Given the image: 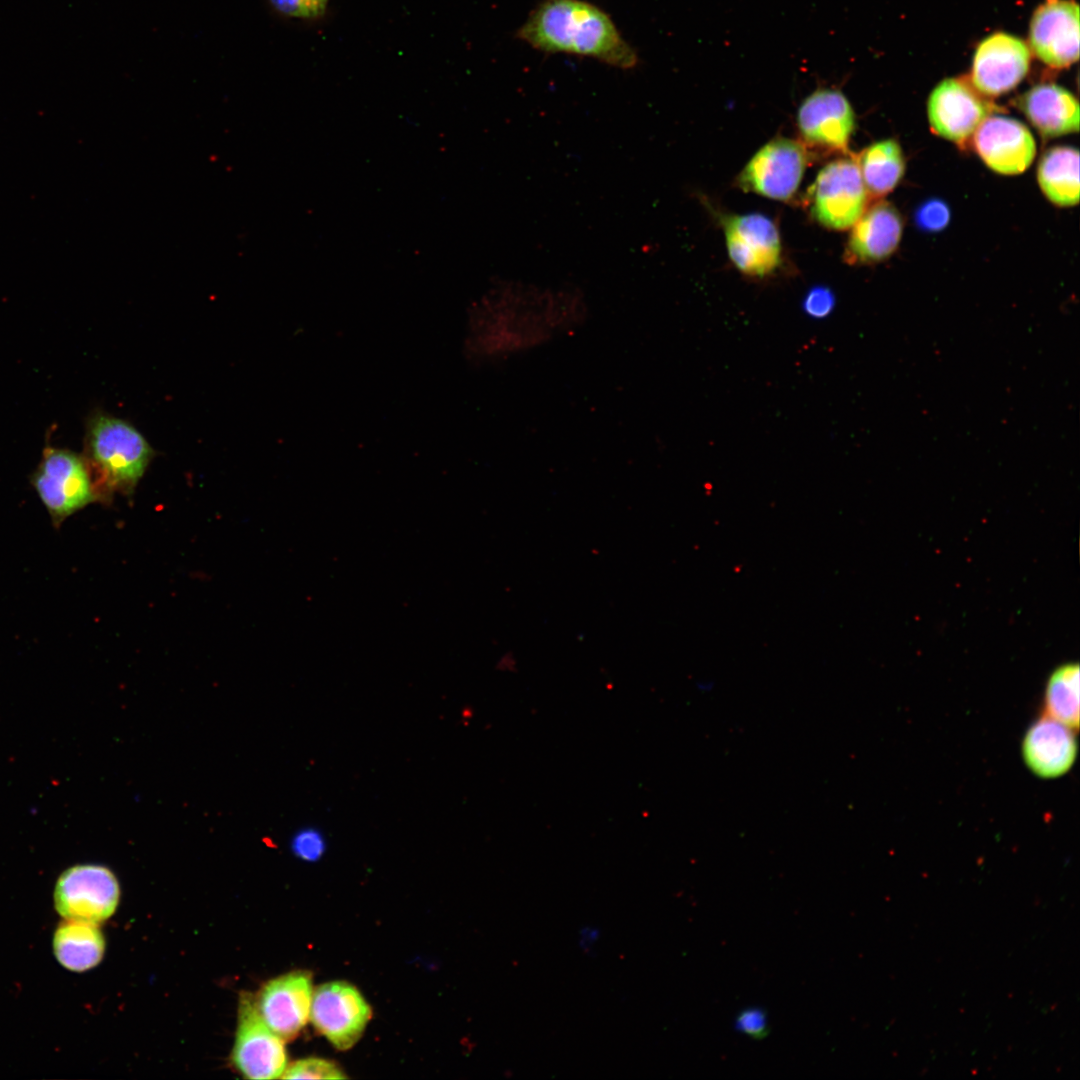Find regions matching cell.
<instances>
[{"label":"cell","mask_w":1080,"mask_h":1080,"mask_svg":"<svg viewBox=\"0 0 1080 1080\" xmlns=\"http://www.w3.org/2000/svg\"><path fill=\"white\" fill-rule=\"evenodd\" d=\"M971 143L985 165L1002 175L1021 174L1036 155V142L1027 126L1003 115L988 116Z\"/></svg>","instance_id":"cell-15"},{"label":"cell","mask_w":1080,"mask_h":1080,"mask_svg":"<svg viewBox=\"0 0 1080 1080\" xmlns=\"http://www.w3.org/2000/svg\"><path fill=\"white\" fill-rule=\"evenodd\" d=\"M311 975L294 971L267 982L254 998L267 1026L284 1041L294 1039L310 1019Z\"/></svg>","instance_id":"cell-16"},{"label":"cell","mask_w":1080,"mask_h":1080,"mask_svg":"<svg viewBox=\"0 0 1080 1080\" xmlns=\"http://www.w3.org/2000/svg\"><path fill=\"white\" fill-rule=\"evenodd\" d=\"M291 848L295 856L302 860L316 862L326 850V840L319 829L308 827L294 835Z\"/></svg>","instance_id":"cell-26"},{"label":"cell","mask_w":1080,"mask_h":1080,"mask_svg":"<svg viewBox=\"0 0 1080 1080\" xmlns=\"http://www.w3.org/2000/svg\"><path fill=\"white\" fill-rule=\"evenodd\" d=\"M283 1079H343L346 1076L335 1063L321 1058H306L286 1067Z\"/></svg>","instance_id":"cell-24"},{"label":"cell","mask_w":1080,"mask_h":1080,"mask_svg":"<svg viewBox=\"0 0 1080 1080\" xmlns=\"http://www.w3.org/2000/svg\"><path fill=\"white\" fill-rule=\"evenodd\" d=\"M591 312L589 296L575 283L497 278L466 310L463 358L479 370L503 367L575 336Z\"/></svg>","instance_id":"cell-1"},{"label":"cell","mask_w":1080,"mask_h":1080,"mask_svg":"<svg viewBox=\"0 0 1080 1080\" xmlns=\"http://www.w3.org/2000/svg\"><path fill=\"white\" fill-rule=\"evenodd\" d=\"M1077 755L1072 729L1048 716L1034 721L1025 732L1022 756L1026 766L1038 777L1056 778L1067 773Z\"/></svg>","instance_id":"cell-18"},{"label":"cell","mask_w":1080,"mask_h":1080,"mask_svg":"<svg viewBox=\"0 0 1080 1080\" xmlns=\"http://www.w3.org/2000/svg\"><path fill=\"white\" fill-rule=\"evenodd\" d=\"M951 212L949 206L941 199H928L920 204L914 214V220L918 228L925 232L942 231L949 223Z\"/></svg>","instance_id":"cell-25"},{"label":"cell","mask_w":1080,"mask_h":1080,"mask_svg":"<svg viewBox=\"0 0 1080 1080\" xmlns=\"http://www.w3.org/2000/svg\"><path fill=\"white\" fill-rule=\"evenodd\" d=\"M868 199L856 158L826 164L808 191L812 216L833 230L851 228L867 208Z\"/></svg>","instance_id":"cell-5"},{"label":"cell","mask_w":1080,"mask_h":1080,"mask_svg":"<svg viewBox=\"0 0 1080 1080\" xmlns=\"http://www.w3.org/2000/svg\"><path fill=\"white\" fill-rule=\"evenodd\" d=\"M1030 64L1027 45L1018 37L997 32L984 38L974 54L970 82L986 97L1013 90Z\"/></svg>","instance_id":"cell-14"},{"label":"cell","mask_w":1080,"mask_h":1080,"mask_svg":"<svg viewBox=\"0 0 1080 1080\" xmlns=\"http://www.w3.org/2000/svg\"><path fill=\"white\" fill-rule=\"evenodd\" d=\"M53 950L63 967L83 972L102 960L105 941L95 924L66 920L55 931Z\"/></svg>","instance_id":"cell-21"},{"label":"cell","mask_w":1080,"mask_h":1080,"mask_svg":"<svg viewBox=\"0 0 1080 1080\" xmlns=\"http://www.w3.org/2000/svg\"><path fill=\"white\" fill-rule=\"evenodd\" d=\"M869 197L881 198L901 181L905 158L900 144L894 139L877 141L866 147L856 158Z\"/></svg>","instance_id":"cell-22"},{"label":"cell","mask_w":1080,"mask_h":1080,"mask_svg":"<svg viewBox=\"0 0 1080 1080\" xmlns=\"http://www.w3.org/2000/svg\"><path fill=\"white\" fill-rule=\"evenodd\" d=\"M32 483L55 526L97 496L85 457L65 449H45Z\"/></svg>","instance_id":"cell-4"},{"label":"cell","mask_w":1080,"mask_h":1080,"mask_svg":"<svg viewBox=\"0 0 1080 1080\" xmlns=\"http://www.w3.org/2000/svg\"><path fill=\"white\" fill-rule=\"evenodd\" d=\"M517 36L547 53L591 57L620 69H632L638 63L637 53L610 16L582 0H543Z\"/></svg>","instance_id":"cell-2"},{"label":"cell","mask_w":1080,"mask_h":1080,"mask_svg":"<svg viewBox=\"0 0 1080 1080\" xmlns=\"http://www.w3.org/2000/svg\"><path fill=\"white\" fill-rule=\"evenodd\" d=\"M835 303V295L830 288L815 286L805 295L802 307L810 317L822 319L833 311Z\"/></svg>","instance_id":"cell-28"},{"label":"cell","mask_w":1080,"mask_h":1080,"mask_svg":"<svg viewBox=\"0 0 1080 1080\" xmlns=\"http://www.w3.org/2000/svg\"><path fill=\"white\" fill-rule=\"evenodd\" d=\"M1037 180L1046 198L1060 207L1079 202V152L1071 146L1046 150L1038 163Z\"/></svg>","instance_id":"cell-20"},{"label":"cell","mask_w":1080,"mask_h":1080,"mask_svg":"<svg viewBox=\"0 0 1080 1080\" xmlns=\"http://www.w3.org/2000/svg\"><path fill=\"white\" fill-rule=\"evenodd\" d=\"M1018 108L1046 139L1079 130V103L1066 88L1054 83L1038 84L1017 100Z\"/></svg>","instance_id":"cell-19"},{"label":"cell","mask_w":1080,"mask_h":1080,"mask_svg":"<svg viewBox=\"0 0 1080 1080\" xmlns=\"http://www.w3.org/2000/svg\"><path fill=\"white\" fill-rule=\"evenodd\" d=\"M735 1028L753 1039H763L769 1033L765 1011L757 1007L742 1010L736 1017Z\"/></svg>","instance_id":"cell-29"},{"label":"cell","mask_w":1080,"mask_h":1080,"mask_svg":"<svg viewBox=\"0 0 1080 1080\" xmlns=\"http://www.w3.org/2000/svg\"><path fill=\"white\" fill-rule=\"evenodd\" d=\"M580 936V946L584 951H587L599 938V930L597 928L585 927L581 930Z\"/></svg>","instance_id":"cell-30"},{"label":"cell","mask_w":1080,"mask_h":1080,"mask_svg":"<svg viewBox=\"0 0 1080 1080\" xmlns=\"http://www.w3.org/2000/svg\"><path fill=\"white\" fill-rule=\"evenodd\" d=\"M797 125L803 141L811 147L847 152L855 128V113L842 91L818 88L800 104Z\"/></svg>","instance_id":"cell-12"},{"label":"cell","mask_w":1080,"mask_h":1080,"mask_svg":"<svg viewBox=\"0 0 1080 1080\" xmlns=\"http://www.w3.org/2000/svg\"><path fill=\"white\" fill-rule=\"evenodd\" d=\"M119 897L120 888L114 873L96 864L66 869L54 890L55 908L64 919L95 925L115 912Z\"/></svg>","instance_id":"cell-6"},{"label":"cell","mask_w":1080,"mask_h":1080,"mask_svg":"<svg viewBox=\"0 0 1080 1080\" xmlns=\"http://www.w3.org/2000/svg\"><path fill=\"white\" fill-rule=\"evenodd\" d=\"M371 1017V1008L353 985L335 981L315 989L310 1020L337 1049L353 1047Z\"/></svg>","instance_id":"cell-10"},{"label":"cell","mask_w":1080,"mask_h":1080,"mask_svg":"<svg viewBox=\"0 0 1080 1080\" xmlns=\"http://www.w3.org/2000/svg\"><path fill=\"white\" fill-rule=\"evenodd\" d=\"M1046 716L1071 729L1079 726V665L1058 667L1049 677L1044 693Z\"/></svg>","instance_id":"cell-23"},{"label":"cell","mask_w":1080,"mask_h":1080,"mask_svg":"<svg viewBox=\"0 0 1080 1080\" xmlns=\"http://www.w3.org/2000/svg\"><path fill=\"white\" fill-rule=\"evenodd\" d=\"M808 163V152L800 141L775 138L762 146L737 178L743 190L787 201L797 192Z\"/></svg>","instance_id":"cell-8"},{"label":"cell","mask_w":1080,"mask_h":1080,"mask_svg":"<svg viewBox=\"0 0 1080 1080\" xmlns=\"http://www.w3.org/2000/svg\"><path fill=\"white\" fill-rule=\"evenodd\" d=\"M330 0H269L272 7L282 15L315 19L326 12Z\"/></svg>","instance_id":"cell-27"},{"label":"cell","mask_w":1080,"mask_h":1080,"mask_svg":"<svg viewBox=\"0 0 1080 1080\" xmlns=\"http://www.w3.org/2000/svg\"><path fill=\"white\" fill-rule=\"evenodd\" d=\"M1029 42L1034 54L1055 69L1079 57V6L1075 0H1045L1034 11Z\"/></svg>","instance_id":"cell-13"},{"label":"cell","mask_w":1080,"mask_h":1080,"mask_svg":"<svg viewBox=\"0 0 1080 1080\" xmlns=\"http://www.w3.org/2000/svg\"><path fill=\"white\" fill-rule=\"evenodd\" d=\"M232 1061L245 1078L253 1080L281 1078L287 1067L284 1040L263 1021L250 993L240 998Z\"/></svg>","instance_id":"cell-9"},{"label":"cell","mask_w":1080,"mask_h":1080,"mask_svg":"<svg viewBox=\"0 0 1080 1080\" xmlns=\"http://www.w3.org/2000/svg\"><path fill=\"white\" fill-rule=\"evenodd\" d=\"M903 226L902 215L893 204L878 201L867 207L851 227L845 261L866 265L888 259L900 244Z\"/></svg>","instance_id":"cell-17"},{"label":"cell","mask_w":1080,"mask_h":1080,"mask_svg":"<svg viewBox=\"0 0 1080 1080\" xmlns=\"http://www.w3.org/2000/svg\"><path fill=\"white\" fill-rule=\"evenodd\" d=\"M996 110L992 101L965 78H947L929 95L927 115L934 134L964 147L981 123Z\"/></svg>","instance_id":"cell-7"},{"label":"cell","mask_w":1080,"mask_h":1080,"mask_svg":"<svg viewBox=\"0 0 1080 1080\" xmlns=\"http://www.w3.org/2000/svg\"><path fill=\"white\" fill-rule=\"evenodd\" d=\"M729 257L745 276L763 279L781 263V240L775 223L765 215H732L723 221Z\"/></svg>","instance_id":"cell-11"},{"label":"cell","mask_w":1080,"mask_h":1080,"mask_svg":"<svg viewBox=\"0 0 1080 1080\" xmlns=\"http://www.w3.org/2000/svg\"><path fill=\"white\" fill-rule=\"evenodd\" d=\"M153 449L128 422L106 414L91 418L86 434V457L110 490L128 492L143 476Z\"/></svg>","instance_id":"cell-3"}]
</instances>
